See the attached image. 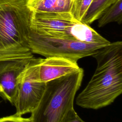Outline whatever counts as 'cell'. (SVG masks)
<instances>
[{
    "mask_svg": "<svg viewBox=\"0 0 122 122\" xmlns=\"http://www.w3.org/2000/svg\"><path fill=\"white\" fill-rule=\"evenodd\" d=\"M97 67L91 80L77 96L76 103L97 110L112 104L122 92V42L116 41L92 55Z\"/></svg>",
    "mask_w": 122,
    "mask_h": 122,
    "instance_id": "1",
    "label": "cell"
},
{
    "mask_svg": "<svg viewBox=\"0 0 122 122\" xmlns=\"http://www.w3.org/2000/svg\"><path fill=\"white\" fill-rule=\"evenodd\" d=\"M31 14L27 0H0V61L33 57L27 43Z\"/></svg>",
    "mask_w": 122,
    "mask_h": 122,
    "instance_id": "2",
    "label": "cell"
},
{
    "mask_svg": "<svg viewBox=\"0 0 122 122\" xmlns=\"http://www.w3.org/2000/svg\"><path fill=\"white\" fill-rule=\"evenodd\" d=\"M84 75L79 70L46 83L44 93L37 106L30 112V122H61L73 108L76 92Z\"/></svg>",
    "mask_w": 122,
    "mask_h": 122,
    "instance_id": "3",
    "label": "cell"
},
{
    "mask_svg": "<svg viewBox=\"0 0 122 122\" xmlns=\"http://www.w3.org/2000/svg\"><path fill=\"white\" fill-rule=\"evenodd\" d=\"M31 52L45 57L57 56L75 62L82 58L92 56L100 48L109 43H88L78 41L39 34L31 29L27 38Z\"/></svg>",
    "mask_w": 122,
    "mask_h": 122,
    "instance_id": "4",
    "label": "cell"
},
{
    "mask_svg": "<svg viewBox=\"0 0 122 122\" xmlns=\"http://www.w3.org/2000/svg\"><path fill=\"white\" fill-rule=\"evenodd\" d=\"M41 59L33 56L19 77L13 104L16 110L15 114L18 115L30 113L39 103L45 91L46 83L38 79V65Z\"/></svg>",
    "mask_w": 122,
    "mask_h": 122,
    "instance_id": "5",
    "label": "cell"
},
{
    "mask_svg": "<svg viewBox=\"0 0 122 122\" xmlns=\"http://www.w3.org/2000/svg\"><path fill=\"white\" fill-rule=\"evenodd\" d=\"M78 21L70 12H32L30 29L39 34L70 39L69 30Z\"/></svg>",
    "mask_w": 122,
    "mask_h": 122,
    "instance_id": "6",
    "label": "cell"
},
{
    "mask_svg": "<svg viewBox=\"0 0 122 122\" xmlns=\"http://www.w3.org/2000/svg\"><path fill=\"white\" fill-rule=\"evenodd\" d=\"M32 58L0 61V96L12 105L19 77Z\"/></svg>",
    "mask_w": 122,
    "mask_h": 122,
    "instance_id": "7",
    "label": "cell"
},
{
    "mask_svg": "<svg viewBox=\"0 0 122 122\" xmlns=\"http://www.w3.org/2000/svg\"><path fill=\"white\" fill-rule=\"evenodd\" d=\"M80 69L77 62L57 56L41 58L38 65V79L47 82L72 73Z\"/></svg>",
    "mask_w": 122,
    "mask_h": 122,
    "instance_id": "8",
    "label": "cell"
},
{
    "mask_svg": "<svg viewBox=\"0 0 122 122\" xmlns=\"http://www.w3.org/2000/svg\"><path fill=\"white\" fill-rule=\"evenodd\" d=\"M68 35L70 39L85 43H109L111 42L89 25L80 21H77L71 27L69 30Z\"/></svg>",
    "mask_w": 122,
    "mask_h": 122,
    "instance_id": "9",
    "label": "cell"
},
{
    "mask_svg": "<svg viewBox=\"0 0 122 122\" xmlns=\"http://www.w3.org/2000/svg\"><path fill=\"white\" fill-rule=\"evenodd\" d=\"M75 0H27L32 12H70Z\"/></svg>",
    "mask_w": 122,
    "mask_h": 122,
    "instance_id": "10",
    "label": "cell"
},
{
    "mask_svg": "<svg viewBox=\"0 0 122 122\" xmlns=\"http://www.w3.org/2000/svg\"><path fill=\"white\" fill-rule=\"evenodd\" d=\"M122 22V0H117L108 7L98 19V26L103 27L109 23Z\"/></svg>",
    "mask_w": 122,
    "mask_h": 122,
    "instance_id": "11",
    "label": "cell"
},
{
    "mask_svg": "<svg viewBox=\"0 0 122 122\" xmlns=\"http://www.w3.org/2000/svg\"><path fill=\"white\" fill-rule=\"evenodd\" d=\"M117 0H93L81 22L90 25L98 20L103 12Z\"/></svg>",
    "mask_w": 122,
    "mask_h": 122,
    "instance_id": "12",
    "label": "cell"
},
{
    "mask_svg": "<svg viewBox=\"0 0 122 122\" xmlns=\"http://www.w3.org/2000/svg\"><path fill=\"white\" fill-rule=\"evenodd\" d=\"M93 0H75L73 3L71 13L77 20L81 21Z\"/></svg>",
    "mask_w": 122,
    "mask_h": 122,
    "instance_id": "13",
    "label": "cell"
},
{
    "mask_svg": "<svg viewBox=\"0 0 122 122\" xmlns=\"http://www.w3.org/2000/svg\"><path fill=\"white\" fill-rule=\"evenodd\" d=\"M61 122H85L77 114L72 108L66 114Z\"/></svg>",
    "mask_w": 122,
    "mask_h": 122,
    "instance_id": "14",
    "label": "cell"
},
{
    "mask_svg": "<svg viewBox=\"0 0 122 122\" xmlns=\"http://www.w3.org/2000/svg\"><path fill=\"white\" fill-rule=\"evenodd\" d=\"M0 122H30L29 118H24L16 114L0 118Z\"/></svg>",
    "mask_w": 122,
    "mask_h": 122,
    "instance_id": "15",
    "label": "cell"
}]
</instances>
